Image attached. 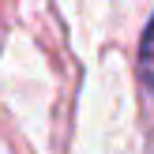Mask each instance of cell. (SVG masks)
Returning a JSON list of instances; mask_svg holds the SVG:
<instances>
[{"label": "cell", "instance_id": "obj_1", "mask_svg": "<svg viewBox=\"0 0 154 154\" xmlns=\"http://www.w3.org/2000/svg\"><path fill=\"white\" fill-rule=\"evenodd\" d=\"M139 75L147 87H154V15L143 30V42H139Z\"/></svg>", "mask_w": 154, "mask_h": 154}]
</instances>
